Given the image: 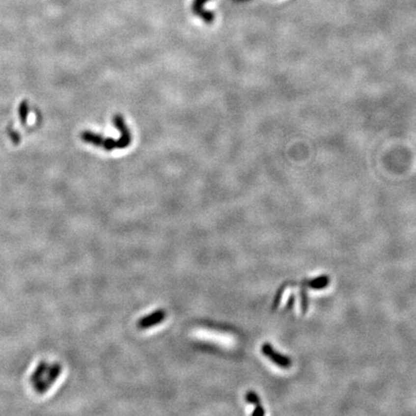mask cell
<instances>
[{"instance_id":"obj_5","label":"cell","mask_w":416,"mask_h":416,"mask_svg":"<svg viewBox=\"0 0 416 416\" xmlns=\"http://www.w3.org/2000/svg\"><path fill=\"white\" fill-rule=\"evenodd\" d=\"M245 398L248 403L253 404V405H255V406H260V405H259V404H260V399H259V397L257 396V394H256L255 392H248V393L246 394Z\"/></svg>"},{"instance_id":"obj_7","label":"cell","mask_w":416,"mask_h":416,"mask_svg":"<svg viewBox=\"0 0 416 416\" xmlns=\"http://www.w3.org/2000/svg\"><path fill=\"white\" fill-rule=\"evenodd\" d=\"M10 135H11V138H12V140H13V142L15 144H18L20 142V136H19V134L16 131H12L10 133Z\"/></svg>"},{"instance_id":"obj_2","label":"cell","mask_w":416,"mask_h":416,"mask_svg":"<svg viewBox=\"0 0 416 416\" xmlns=\"http://www.w3.org/2000/svg\"><path fill=\"white\" fill-rule=\"evenodd\" d=\"M262 352L267 358H269L274 363H276L277 365H278L280 367L288 368L290 367L291 364H292V361L288 357H284V356H281L279 353H277L273 349L271 344L265 343L262 346Z\"/></svg>"},{"instance_id":"obj_3","label":"cell","mask_w":416,"mask_h":416,"mask_svg":"<svg viewBox=\"0 0 416 416\" xmlns=\"http://www.w3.org/2000/svg\"><path fill=\"white\" fill-rule=\"evenodd\" d=\"M166 317V312L164 310H156L152 312L151 314L147 315L146 317L141 319L138 322V327L141 329H148L150 327L156 326L160 322H162Z\"/></svg>"},{"instance_id":"obj_6","label":"cell","mask_w":416,"mask_h":416,"mask_svg":"<svg viewBox=\"0 0 416 416\" xmlns=\"http://www.w3.org/2000/svg\"><path fill=\"white\" fill-rule=\"evenodd\" d=\"M264 414H265V412H264V410H263V407H261V406H256V409H255V411H253V412H252L251 416H264Z\"/></svg>"},{"instance_id":"obj_4","label":"cell","mask_w":416,"mask_h":416,"mask_svg":"<svg viewBox=\"0 0 416 416\" xmlns=\"http://www.w3.org/2000/svg\"><path fill=\"white\" fill-rule=\"evenodd\" d=\"M19 113H20V118L23 124L26 123L27 120V115H28V106H27V102L23 101L20 105V109H19Z\"/></svg>"},{"instance_id":"obj_1","label":"cell","mask_w":416,"mask_h":416,"mask_svg":"<svg viewBox=\"0 0 416 416\" xmlns=\"http://www.w3.org/2000/svg\"><path fill=\"white\" fill-rule=\"evenodd\" d=\"M114 125L121 132V137L119 140H115L113 138H103L102 136L93 133L91 131H84L81 134V139L88 143L97 147H103L105 150H113V149H122L128 147L132 141V136L124 123L123 117L120 114H117L113 118Z\"/></svg>"}]
</instances>
